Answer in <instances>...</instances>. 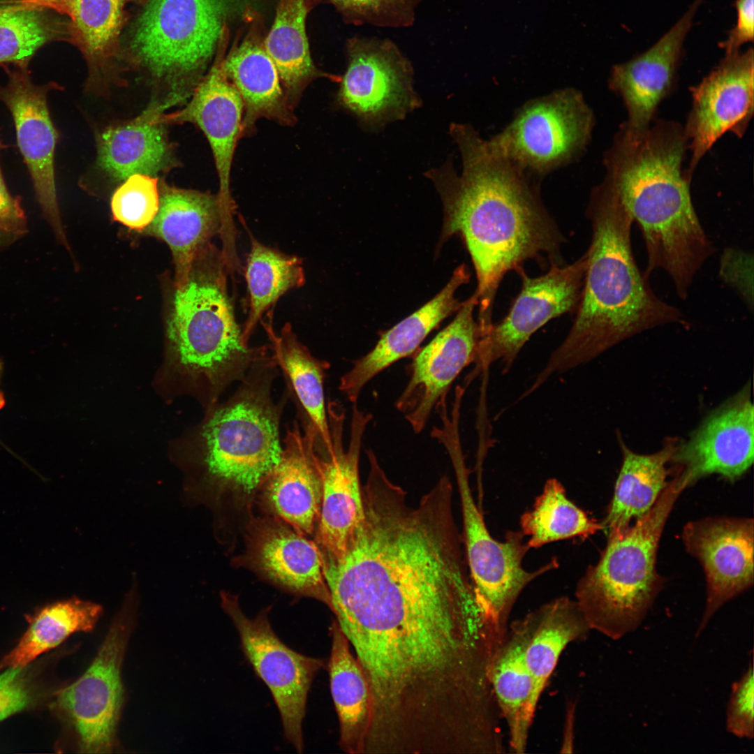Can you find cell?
<instances>
[{
    "mask_svg": "<svg viewBox=\"0 0 754 754\" xmlns=\"http://www.w3.org/2000/svg\"><path fill=\"white\" fill-rule=\"evenodd\" d=\"M279 371L271 353L254 364L236 391L210 408L198 429L195 475L185 493L210 510L215 537L229 551L281 459L280 425L289 398L286 391L277 401L272 397Z\"/></svg>",
    "mask_w": 754,
    "mask_h": 754,
    "instance_id": "cell-3",
    "label": "cell"
},
{
    "mask_svg": "<svg viewBox=\"0 0 754 754\" xmlns=\"http://www.w3.org/2000/svg\"><path fill=\"white\" fill-rule=\"evenodd\" d=\"M110 206L114 221L134 230H145L159 207L157 178L143 174L129 176L114 192Z\"/></svg>",
    "mask_w": 754,
    "mask_h": 754,
    "instance_id": "cell-40",
    "label": "cell"
},
{
    "mask_svg": "<svg viewBox=\"0 0 754 754\" xmlns=\"http://www.w3.org/2000/svg\"><path fill=\"white\" fill-rule=\"evenodd\" d=\"M450 480L412 506L384 472L362 486L363 517L344 555L322 559L336 621L366 654L397 665L446 655L484 612L463 558Z\"/></svg>",
    "mask_w": 754,
    "mask_h": 754,
    "instance_id": "cell-1",
    "label": "cell"
},
{
    "mask_svg": "<svg viewBox=\"0 0 754 754\" xmlns=\"http://www.w3.org/2000/svg\"><path fill=\"white\" fill-rule=\"evenodd\" d=\"M594 124L593 112L582 92L566 87L524 103L504 128L489 140L540 179L583 154Z\"/></svg>",
    "mask_w": 754,
    "mask_h": 754,
    "instance_id": "cell-10",
    "label": "cell"
},
{
    "mask_svg": "<svg viewBox=\"0 0 754 754\" xmlns=\"http://www.w3.org/2000/svg\"><path fill=\"white\" fill-rule=\"evenodd\" d=\"M37 693L26 667H10L0 673V722L36 702Z\"/></svg>",
    "mask_w": 754,
    "mask_h": 754,
    "instance_id": "cell-44",
    "label": "cell"
},
{
    "mask_svg": "<svg viewBox=\"0 0 754 754\" xmlns=\"http://www.w3.org/2000/svg\"><path fill=\"white\" fill-rule=\"evenodd\" d=\"M220 599L222 609L237 630L246 660L272 695L286 739L299 753H302V723L308 694L326 662L297 653L279 638L269 620L271 606L250 619L243 612L238 596L223 590Z\"/></svg>",
    "mask_w": 754,
    "mask_h": 754,
    "instance_id": "cell-11",
    "label": "cell"
},
{
    "mask_svg": "<svg viewBox=\"0 0 754 754\" xmlns=\"http://www.w3.org/2000/svg\"><path fill=\"white\" fill-rule=\"evenodd\" d=\"M752 48L725 58L692 87V107L683 128L691 155L684 177L690 182L700 161L726 132L741 138L753 114Z\"/></svg>",
    "mask_w": 754,
    "mask_h": 754,
    "instance_id": "cell-18",
    "label": "cell"
},
{
    "mask_svg": "<svg viewBox=\"0 0 754 754\" xmlns=\"http://www.w3.org/2000/svg\"><path fill=\"white\" fill-rule=\"evenodd\" d=\"M586 216L591 239L576 317L534 378L533 391L553 375L588 363L634 335L683 322L681 311L656 295L638 267L631 244L633 219L605 181L591 191Z\"/></svg>",
    "mask_w": 754,
    "mask_h": 754,
    "instance_id": "cell-4",
    "label": "cell"
},
{
    "mask_svg": "<svg viewBox=\"0 0 754 754\" xmlns=\"http://www.w3.org/2000/svg\"><path fill=\"white\" fill-rule=\"evenodd\" d=\"M754 408L751 385L711 412L686 441L677 439L671 472L686 488L713 474L733 482L753 461Z\"/></svg>",
    "mask_w": 754,
    "mask_h": 754,
    "instance_id": "cell-16",
    "label": "cell"
},
{
    "mask_svg": "<svg viewBox=\"0 0 754 754\" xmlns=\"http://www.w3.org/2000/svg\"><path fill=\"white\" fill-rule=\"evenodd\" d=\"M330 691L339 723V746L346 753L364 754L371 713L369 685L346 635L336 620L330 628Z\"/></svg>",
    "mask_w": 754,
    "mask_h": 754,
    "instance_id": "cell-31",
    "label": "cell"
},
{
    "mask_svg": "<svg viewBox=\"0 0 754 754\" xmlns=\"http://www.w3.org/2000/svg\"><path fill=\"white\" fill-rule=\"evenodd\" d=\"M490 679L512 753H524L540 697L522 656L518 635L509 625L491 667Z\"/></svg>",
    "mask_w": 754,
    "mask_h": 754,
    "instance_id": "cell-33",
    "label": "cell"
},
{
    "mask_svg": "<svg viewBox=\"0 0 754 754\" xmlns=\"http://www.w3.org/2000/svg\"><path fill=\"white\" fill-rule=\"evenodd\" d=\"M470 274L465 265L457 267L449 282L432 300L381 334L368 353L357 360L340 379L339 390L355 404L364 387L388 367L411 355L427 335L463 304L454 295Z\"/></svg>",
    "mask_w": 754,
    "mask_h": 754,
    "instance_id": "cell-27",
    "label": "cell"
},
{
    "mask_svg": "<svg viewBox=\"0 0 754 754\" xmlns=\"http://www.w3.org/2000/svg\"><path fill=\"white\" fill-rule=\"evenodd\" d=\"M348 64L337 102L363 126L378 128L420 106L413 68L392 41L357 36L348 42Z\"/></svg>",
    "mask_w": 754,
    "mask_h": 754,
    "instance_id": "cell-13",
    "label": "cell"
},
{
    "mask_svg": "<svg viewBox=\"0 0 754 754\" xmlns=\"http://www.w3.org/2000/svg\"><path fill=\"white\" fill-rule=\"evenodd\" d=\"M586 252L570 265H552L541 276L530 277L522 266L520 293L508 313L492 323L479 341L477 369L499 361L508 372L531 337L550 320L577 310L586 268Z\"/></svg>",
    "mask_w": 754,
    "mask_h": 754,
    "instance_id": "cell-14",
    "label": "cell"
},
{
    "mask_svg": "<svg viewBox=\"0 0 754 754\" xmlns=\"http://www.w3.org/2000/svg\"><path fill=\"white\" fill-rule=\"evenodd\" d=\"M67 17L71 40L91 72L105 74L115 56L127 0H31Z\"/></svg>",
    "mask_w": 754,
    "mask_h": 754,
    "instance_id": "cell-35",
    "label": "cell"
},
{
    "mask_svg": "<svg viewBox=\"0 0 754 754\" xmlns=\"http://www.w3.org/2000/svg\"><path fill=\"white\" fill-rule=\"evenodd\" d=\"M135 594L133 587L88 669L57 696V706L73 725L82 752L105 753L114 748L124 700L121 667Z\"/></svg>",
    "mask_w": 754,
    "mask_h": 754,
    "instance_id": "cell-12",
    "label": "cell"
},
{
    "mask_svg": "<svg viewBox=\"0 0 754 754\" xmlns=\"http://www.w3.org/2000/svg\"><path fill=\"white\" fill-rule=\"evenodd\" d=\"M727 730L741 739L754 737V674L751 661L741 677L734 682L726 711Z\"/></svg>",
    "mask_w": 754,
    "mask_h": 754,
    "instance_id": "cell-42",
    "label": "cell"
},
{
    "mask_svg": "<svg viewBox=\"0 0 754 754\" xmlns=\"http://www.w3.org/2000/svg\"><path fill=\"white\" fill-rule=\"evenodd\" d=\"M178 100L152 103L140 115L105 129L97 140L99 167L117 180L134 174L156 177L172 165L173 157L162 115Z\"/></svg>",
    "mask_w": 754,
    "mask_h": 754,
    "instance_id": "cell-28",
    "label": "cell"
},
{
    "mask_svg": "<svg viewBox=\"0 0 754 754\" xmlns=\"http://www.w3.org/2000/svg\"><path fill=\"white\" fill-rule=\"evenodd\" d=\"M322 496L321 467L313 439L295 420L287 427L281 459L261 485L255 505L309 536L319 521Z\"/></svg>",
    "mask_w": 754,
    "mask_h": 754,
    "instance_id": "cell-23",
    "label": "cell"
},
{
    "mask_svg": "<svg viewBox=\"0 0 754 754\" xmlns=\"http://www.w3.org/2000/svg\"><path fill=\"white\" fill-rule=\"evenodd\" d=\"M687 552L702 566L707 598L696 637L726 603L753 585V520L709 517L688 522L682 531Z\"/></svg>",
    "mask_w": 754,
    "mask_h": 754,
    "instance_id": "cell-21",
    "label": "cell"
},
{
    "mask_svg": "<svg viewBox=\"0 0 754 754\" xmlns=\"http://www.w3.org/2000/svg\"><path fill=\"white\" fill-rule=\"evenodd\" d=\"M306 0H279L273 24L264 48L274 62L289 105L294 110L302 95L316 78H341L323 73L311 57L306 33Z\"/></svg>",
    "mask_w": 754,
    "mask_h": 754,
    "instance_id": "cell-34",
    "label": "cell"
},
{
    "mask_svg": "<svg viewBox=\"0 0 754 754\" xmlns=\"http://www.w3.org/2000/svg\"><path fill=\"white\" fill-rule=\"evenodd\" d=\"M438 441L446 449L454 468L461 500L464 543L469 575L477 600L497 635L503 640L514 605L534 579L554 569V559L535 571H527L522 561L528 549L522 531H509L505 540L490 534L471 490L468 471L461 448L459 431L443 432Z\"/></svg>",
    "mask_w": 754,
    "mask_h": 754,
    "instance_id": "cell-9",
    "label": "cell"
},
{
    "mask_svg": "<svg viewBox=\"0 0 754 754\" xmlns=\"http://www.w3.org/2000/svg\"><path fill=\"white\" fill-rule=\"evenodd\" d=\"M244 551L231 560L261 579L297 598L332 605L319 549L289 524L275 517L254 515L242 535Z\"/></svg>",
    "mask_w": 754,
    "mask_h": 754,
    "instance_id": "cell-17",
    "label": "cell"
},
{
    "mask_svg": "<svg viewBox=\"0 0 754 754\" xmlns=\"http://www.w3.org/2000/svg\"><path fill=\"white\" fill-rule=\"evenodd\" d=\"M685 487L667 482L651 508L628 528L611 531L598 563L579 581L576 603L591 630L617 640L641 624L661 591L656 570L660 540Z\"/></svg>",
    "mask_w": 754,
    "mask_h": 754,
    "instance_id": "cell-7",
    "label": "cell"
},
{
    "mask_svg": "<svg viewBox=\"0 0 754 754\" xmlns=\"http://www.w3.org/2000/svg\"><path fill=\"white\" fill-rule=\"evenodd\" d=\"M247 231L251 246L246 258L245 279L249 307L242 327V339L249 345L264 313L288 290L302 286L305 275L302 258L267 246Z\"/></svg>",
    "mask_w": 754,
    "mask_h": 754,
    "instance_id": "cell-37",
    "label": "cell"
},
{
    "mask_svg": "<svg viewBox=\"0 0 754 754\" xmlns=\"http://www.w3.org/2000/svg\"><path fill=\"white\" fill-rule=\"evenodd\" d=\"M269 339L271 354L286 384V392L296 409V417L304 434L313 439L318 454L332 450L324 382L330 364L315 357L286 323L277 334L272 320L263 323Z\"/></svg>",
    "mask_w": 754,
    "mask_h": 754,
    "instance_id": "cell-26",
    "label": "cell"
},
{
    "mask_svg": "<svg viewBox=\"0 0 754 754\" xmlns=\"http://www.w3.org/2000/svg\"><path fill=\"white\" fill-rule=\"evenodd\" d=\"M229 272L221 251L211 242L195 257L186 281L175 288L168 337L179 362L205 389L209 408L233 383L270 353L242 339L228 290Z\"/></svg>",
    "mask_w": 754,
    "mask_h": 754,
    "instance_id": "cell-6",
    "label": "cell"
},
{
    "mask_svg": "<svg viewBox=\"0 0 754 754\" xmlns=\"http://www.w3.org/2000/svg\"><path fill=\"white\" fill-rule=\"evenodd\" d=\"M103 609L77 598L47 605L36 612L17 645L0 660V671L26 667L76 632L92 630Z\"/></svg>",
    "mask_w": 754,
    "mask_h": 754,
    "instance_id": "cell-38",
    "label": "cell"
},
{
    "mask_svg": "<svg viewBox=\"0 0 754 754\" xmlns=\"http://www.w3.org/2000/svg\"><path fill=\"white\" fill-rule=\"evenodd\" d=\"M2 374H3V362L0 360V380H1V376H2ZM4 403H5V400H4L3 395V394L1 392H0V408L3 406Z\"/></svg>",
    "mask_w": 754,
    "mask_h": 754,
    "instance_id": "cell-48",
    "label": "cell"
},
{
    "mask_svg": "<svg viewBox=\"0 0 754 754\" xmlns=\"http://www.w3.org/2000/svg\"><path fill=\"white\" fill-rule=\"evenodd\" d=\"M475 293L463 302L453 320L424 348L408 366L409 380L396 402L413 431L420 433L440 399L461 371L476 362L481 332L473 318Z\"/></svg>",
    "mask_w": 754,
    "mask_h": 754,
    "instance_id": "cell-19",
    "label": "cell"
},
{
    "mask_svg": "<svg viewBox=\"0 0 754 754\" xmlns=\"http://www.w3.org/2000/svg\"><path fill=\"white\" fill-rule=\"evenodd\" d=\"M737 20L727 39L720 44L725 55L739 52V47L754 37V0H737Z\"/></svg>",
    "mask_w": 754,
    "mask_h": 754,
    "instance_id": "cell-45",
    "label": "cell"
},
{
    "mask_svg": "<svg viewBox=\"0 0 754 754\" xmlns=\"http://www.w3.org/2000/svg\"><path fill=\"white\" fill-rule=\"evenodd\" d=\"M6 69L8 81L0 86V101L12 115L18 147L43 214L57 239L66 245L54 175V153L59 135L47 105V93L57 84H35L28 68Z\"/></svg>",
    "mask_w": 754,
    "mask_h": 754,
    "instance_id": "cell-20",
    "label": "cell"
},
{
    "mask_svg": "<svg viewBox=\"0 0 754 754\" xmlns=\"http://www.w3.org/2000/svg\"><path fill=\"white\" fill-rule=\"evenodd\" d=\"M622 452V464L612 498L601 523L607 533L628 528L655 504L667 482L668 465L677 441L668 438L661 449L649 454L630 450L618 436Z\"/></svg>",
    "mask_w": 754,
    "mask_h": 754,
    "instance_id": "cell-32",
    "label": "cell"
},
{
    "mask_svg": "<svg viewBox=\"0 0 754 754\" xmlns=\"http://www.w3.org/2000/svg\"><path fill=\"white\" fill-rule=\"evenodd\" d=\"M521 531L528 536L529 548L572 538H588L603 529L601 523L589 517L570 501L561 483L548 480L531 510L520 519Z\"/></svg>",
    "mask_w": 754,
    "mask_h": 754,
    "instance_id": "cell-39",
    "label": "cell"
},
{
    "mask_svg": "<svg viewBox=\"0 0 754 754\" xmlns=\"http://www.w3.org/2000/svg\"><path fill=\"white\" fill-rule=\"evenodd\" d=\"M63 17L31 0L0 4V66L12 64L28 68L43 45L59 40L70 41V24Z\"/></svg>",
    "mask_w": 754,
    "mask_h": 754,
    "instance_id": "cell-36",
    "label": "cell"
},
{
    "mask_svg": "<svg viewBox=\"0 0 754 754\" xmlns=\"http://www.w3.org/2000/svg\"><path fill=\"white\" fill-rule=\"evenodd\" d=\"M753 253L734 247H727L720 258L718 274L746 307L753 309Z\"/></svg>",
    "mask_w": 754,
    "mask_h": 754,
    "instance_id": "cell-43",
    "label": "cell"
},
{
    "mask_svg": "<svg viewBox=\"0 0 754 754\" xmlns=\"http://www.w3.org/2000/svg\"><path fill=\"white\" fill-rule=\"evenodd\" d=\"M221 52L201 79L184 108L164 112L165 124L191 123L206 136L211 147L219 183L217 194L226 232L235 230L232 214L234 202L230 192V174L237 141L242 137L244 117L242 100L228 79L223 69Z\"/></svg>",
    "mask_w": 754,
    "mask_h": 754,
    "instance_id": "cell-22",
    "label": "cell"
},
{
    "mask_svg": "<svg viewBox=\"0 0 754 754\" xmlns=\"http://www.w3.org/2000/svg\"><path fill=\"white\" fill-rule=\"evenodd\" d=\"M703 0H695L680 20L652 47L624 63L614 66L609 88L626 106L628 128L649 127L656 108L674 84L683 43L696 10Z\"/></svg>",
    "mask_w": 754,
    "mask_h": 754,
    "instance_id": "cell-24",
    "label": "cell"
},
{
    "mask_svg": "<svg viewBox=\"0 0 754 754\" xmlns=\"http://www.w3.org/2000/svg\"><path fill=\"white\" fill-rule=\"evenodd\" d=\"M228 0H147L134 23L135 61L182 100L193 94L223 34Z\"/></svg>",
    "mask_w": 754,
    "mask_h": 754,
    "instance_id": "cell-8",
    "label": "cell"
},
{
    "mask_svg": "<svg viewBox=\"0 0 754 754\" xmlns=\"http://www.w3.org/2000/svg\"><path fill=\"white\" fill-rule=\"evenodd\" d=\"M223 66L244 104L242 137L251 134L262 118L285 126L295 122L278 71L263 43L251 37L244 39L224 57Z\"/></svg>",
    "mask_w": 754,
    "mask_h": 754,
    "instance_id": "cell-30",
    "label": "cell"
},
{
    "mask_svg": "<svg viewBox=\"0 0 754 754\" xmlns=\"http://www.w3.org/2000/svg\"><path fill=\"white\" fill-rule=\"evenodd\" d=\"M159 207L151 224L143 230L164 241L175 265V288L186 281L198 253L221 228L217 195L184 189L165 182L158 184Z\"/></svg>",
    "mask_w": 754,
    "mask_h": 754,
    "instance_id": "cell-25",
    "label": "cell"
},
{
    "mask_svg": "<svg viewBox=\"0 0 754 754\" xmlns=\"http://www.w3.org/2000/svg\"><path fill=\"white\" fill-rule=\"evenodd\" d=\"M20 237L13 233L0 230V251L11 245Z\"/></svg>",
    "mask_w": 754,
    "mask_h": 754,
    "instance_id": "cell-47",
    "label": "cell"
},
{
    "mask_svg": "<svg viewBox=\"0 0 754 754\" xmlns=\"http://www.w3.org/2000/svg\"><path fill=\"white\" fill-rule=\"evenodd\" d=\"M449 133L461 157L458 175L450 157L425 176L444 207L443 239L461 235L475 269L478 323L487 330L505 274L528 260L562 265L566 239L543 204L538 178L484 139L468 124L452 123Z\"/></svg>",
    "mask_w": 754,
    "mask_h": 754,
    "instance_id": "cell-2",
    "label": "cell"
},
{
    "mask_svg": "<svg viewBox=\"0 0 754 754\" xmlns=\"http://www.w3.org/2000/svg\"><path fill=\"white\" fill-rule=\"evenodd\" d=\"M1 141H0V149H1Z\"/></svg>",
    "mask_w": 754,
    "mask_h": 754,
    "instance_id": "cell-49",
    "label": "cell"
},
{
    "mask_svg": "<svg viewBox=\"0 0 754 754\" xmlns=\"http://www.w3.org/2000/svg\"><path fill=\"white\" fill-rule=\"evenodd\" d=\"M688 140L683 127L658 121L643 130L624 123L604 154V180L640 226L649 276L664 270L675 288L693 283L715 248L703 229L682 172Z\"/></svg>",
    "mask_w": 754,
    "mask_h": 754,
    "instance_id": "cell-5",
    "label": "cell"
},
{
    "mask_svg": "<svg viewBox=\"0 0 754 754\" xmlns=\"http://www.w3.org/2000/svg\"><path fill=\"white\" fill-rule=\"evenodd\" d=\"M0 230L22 237L27 231V217L17 197L5 184L0 168Z\"/></svg>",
    "mask_w": 754,
    "mask_h": 754,
    "instance_id": "cell-46",
    "label": "cell"
},
{
    "mask_svg": "<svg viewBox=\"0 0 754 754\" xmlns=\"http://www.w3.org/2000/svg\"><path fill=\"white\" fill-rule=\"evenodd\" d=\"M510 625L518 635L524 663L540 697L567 646L585 640L591 630L576 601L564 596Z\"/></svg>",
    "mask_w": 754,
    "mask_h": 754,
    "instance_id": "cell-29",
    "label": "cell"
},
{
    "mask_svg": "<svg viewBox=\"0 0 754 754\" xmlns=\"http://www.w3.org/2000/svg\"><path fill=\"white\" fill-rule=\"evenodd\" d=\"M352 23L404 27L413 24L420 0H330Z\"/></svg>",
    "mask_w": 754,
    "mask_h": 754,
    "instance_id": "cell-41",
    "label": "cell"
},
{
    "mask_svg": "<svg viewBox=\"0 0 754 754\" xmlns=\"http://www.w3.org/2000/svg\"><path fill=\"white\" fill-rule=\"evenodd\" d=\"M332 450L318 454L322 472L323 496L314 533L322 559L338 560L346 552L364 515L359 460L362 438L371 415L353 406L348 447L343 444L344 410L337 402L327 408Z\"/></svg>",
    "mask_w": 754,
    "mask_h": 754,
    "instance_id": "cell-15",
    "label": "cell"
}]
</instances>
